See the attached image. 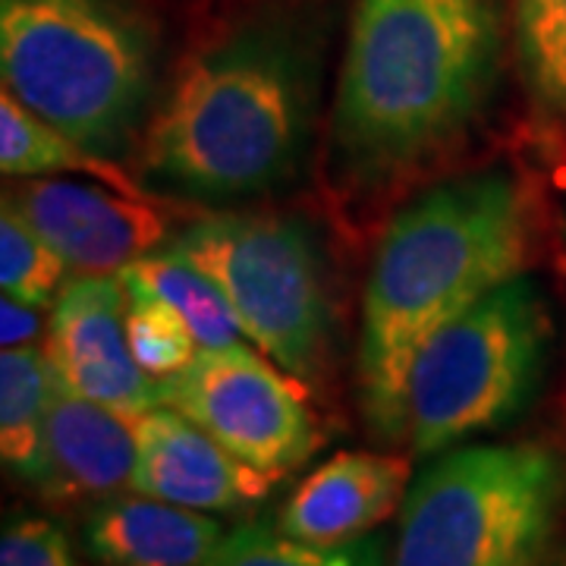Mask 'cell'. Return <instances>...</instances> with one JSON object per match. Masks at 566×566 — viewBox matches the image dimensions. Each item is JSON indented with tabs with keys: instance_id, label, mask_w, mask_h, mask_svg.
Instances as JSON below:
<instances>
[{
	"instance_id": "cell-20",
	"label": "cell",
	"mask_w": 566,
	"mask_h": 566,
	"mask_svg": "<svg viewBox=\"0 0 566 566\" xmlns=\"http://www.w3.org/2000/svg\"><path fill=\"white\" fill-rule=\"evenodd\" d=\"M70 264L51 249L20 208L3 199L0 211V286L3 296L22 303L48 305L61 296V283Z\"/></svg>"
},
{
	"instance_id": "cell-10",
	"label": "cell",
	"mask_w": 566,
	"mask_h": 566,
	"mask_svg": "<svg viewBox=\"0 0 566 566\" xmlns=\"http://www.w3.org/2000/svg\"><path fill=\"white\" fill-rule=\"evenodd\" d=\"M80 274H120L167 237V214L102 182L32 177L3 192Z\"/></svg>"
},
{
	"instance_id": "cell-5",
	"label": "cell",
	"mask_w": 566,
	"mask_h": 566,
	"mask_svg": "<svg viewBox=\"0 0 566 566\" xmlns=\"http://www.w3.org/2000/svg\"><path fill=\"white\" fill-rule=\"evenodd\" d=\"M566 513V457L472 444L424 465L400 506L390 566H542Z\"/></svg>"
},
{
	"instance_id": "cell-13",
	"label": "cell",
	"mask_w": 566,
	"mask_h": 566,
	"mask_svg": "<svg viewBox=\"0 0 566 566\" xmlns=\"http://www.w3.org/2000/svg\"><path fill=\"white\" fill-rule=\"evenodd\" d=\"M409 491V460L390 453L346 450L305 475L286 497L277 528L308 545H344L403 506Z\"/></svg>"
},
{
	"instance_id": "cell-24",
	"label": "cell",
	"mask_w": 566,
	"mask_h": 566,
	"mask_svg": "<svg viewBox=\"0 0 566 566\" xmlns=\"http://www.w3.org/2000/svg\"><path fill=\"white\" fill-rule=\"evenodd\" d=\"M557 566H566V557H564V560H560V564H557Z\"/></svg>"
},
{
	"instance_id": "cell-14",
	"label": "cell",
	"mask_w": 566,
	"mask_h": 566,
	"mask_svg": "<svg viewBox=\"0 0 566 566\" xmlns=\"http://www.w3.org/2000/svg\"><path fill=\"white\" fill-rule=\"evenodd\" d=\"M221 542V523L139 491L102 501L82 528V547L98 566H208Z\"/></svg>"
},
{
	"instance_id": "cell-2",
	"label": "cell",
	"mask_w": 566,
	"mask_h": 566,
	"mask_svg": "<svg viewBox=\"0 0 566 566\" xmlns=\"http://www.w3.org/2000/svg\"><path fill=\"white\" fill-rule=\"evenodd\" d=\"M532 205L506 170L463 174L387 223L365 283L359 406L381 444L409 441L406 385L424 344L523 274Z\"/></svg>"
},
{
	"instance_id": "cell-16",
	"label": "cell",
	"mask_w": 566,
	"mask_h": 566,
	"mask_svg": "<svg viewBox=\"0 0 566 566\" xmlns=\"http://www.w3.org/2000/svg\"><path fill=\"white\" fill-rule=\"evenodd\" d=\"M126 296H145L177 308L192 327L199 346L240 344V322L221 293V286L205 274L196 262L174 252H148L120 271Z\"/></svg>"
},
{
	"instance_id": "cell-17",
	"label": "cell",
	"mask_w": 566,
	"mask_h": 566,
	"mask_svg": "<svg viewBox=\"0 0 566 566\" xmlns=\"http://www.w3.org/2000/svg\"><path fill=\"white\" fill-rule=\"evenodd\" d=\"M57 375L39 346L3 349L0 356V453L7 469L35 485L44 453V424Z\"/></svg>"
},
{
	"instance_id": "cell-22",
	"label": "cell",
	"mask_w": 566,
	"mask_h": 566,
	"mask_svg": "<svg viewBox=\"0 0 566 566\" xmlns=\"http://www.w3.org/2000/svg\"><path fill=\"white\" fill-rule=\"evenodd\" d=\"M0 566H82L70 535L48 516H17L3 526Z\"/></svg>"
},
{
	"instance_id": "cell-11",
	"label": "cell",
	"mask_w": 566,
	"mask_h": 566,
	"mask_svg": "<svg viewBox=\"0 0 566 566\" xmlns=\"http://www.w3.org/2000/svg\"><path fill=\"white\" fill-rule=\"evenodd\" d=\"M281 479L233 457L208 431L170 406L139 416L133 491L199 513H230L262 504Z\"/></svg>"
},
{
	"instance_id": "cell-4",
	"label": "cell",
	"mask_w": 566,
	"mask_h": 566,
	"mask_svg": "<svg viewBox=\"0 0 566 566\" xmlns=\"http://www.w3.org/2000/svg\"><path fill=\"white\" fill-rule=\"evenodd\" d=\"M0 76L35 117L120 158L158 104V39L133 0H0Z\"/></svg>"
},
{
	"instance_id": "cell-21",
	"label": "cell",
	"mask_w": 566,
	"mask_h": 566,
	"mask_svg": "<svg viewBox=\"0 0 566 566\" xmlns=\"http://www.w3.org/2000/svg\"><path fill=\"white\" fill-rule=\"evenodd\" d=\"M126 337L136 363L158 381L177 375L199 353V340L180 312L145 296H126Z\"/></svg>"
},
{
	"instance_id": "cell-19",
	"label": "cell",
	"mask_w": 566,
	"mask_h": 566,
	"mask_svg": "<svg viewBox=\"0 0 566 566\" xmlns=\"http://www.w3.org/2000/svg\"><path fill=\"white\" fill-rule=\"evenodd\" d=\"M513 25L532 98L566 129V0H516Z\"/></svg>"
},
{
	"instance_id": "cell-3",
	"label": "cell",
	"mask_w": 566,
	"mask_h": 566,
	"mask_svg": "<svg viewBox=\"0 0 566 566\" xmlns=\"http://www.w3.org/2000/svg\"><path fill=\"white\" fill-rule=\"evenodd\" d=\"M315 66L281 29L249 25L182 63L142 129V177L196 202L259 199L303 170Z\"/></svg>"
},
{
	"instance_id": "cell-1",
	"label": "cell",
	"mask_w": 566,
	"mask_h": 566,
	"mask_svg": "<svg viewBox=\"0 0 566 566\" xmlns=\"http://www.w3.org/2000/svg\"><path fill=\"white\" fill-rule=\"evenodd\" d=\"M501 70V0H356L331 117L334 170L387 189L482 120Z\"/></svg>"
},
{
	"instance_id": "cell-23",
	"label": "cell",
	"mask_w": 566,
	"mask_h": 566,
	"mask_svg": "<svg viewBox=\"0 0 566 566\" xmlns=\"http://www.w3.org/2000/svg\"><path fill=\"white\" fill-rule=\"evenodd\" d=\"M39 337H41L39 305L22 303V300H13V296H3V303H0V340H3V349L35 346Z\"/></svg>"
},
{
	"instance_id": "cell-18",
	"label": "cell",
	"mask_w": 566,
	"mask_h": 566,
	"mask_svg": "<svg viewBox=\"0 0 566 566\" xmlns=\"http://www.w3.org/2000/svg\"><path fill=\"white\" fill-rule=\"evenodd\" d=\"M208 566H387V542L363 535L344 545H308L277 526L249 523L223 535Z\"/></svg>"
},
{
	"instance_id": "cell-12",
	"label": "cell",
	"mask_w": 566,
	"mask_h": 566,
	"mask_svg": "<svg viewBox=\"0 0 566 566\" xmlns=\"http://www.w3.org/2000/svg\"><path fill=\"white\" fill-rule=\"evenodd\" d=\"M139 457V416L92 403L57 381L44 424L35 491L51 504L107 501L133 488Z\"/></svg>"
},
{
	"instance_id": "cell-9",
	"label": "cell",
	"mask_w": 566,
	"mask_h": 566,
	"mask_svg": "<svg viewBox=\"0 0 566 566\" xmlns=\"http://www.w3.org/2000/svg\"><path fill=\"white\" fill-rule=\"evenodd\" d=\"M44 353L66 390L126 416L161 406V385L133 356L120 274H80L54 300Z\"/></svg>"
},
{
	"instance_id": "cell-8",
	"label": "cell",
	"mask_w": 566,
	"mask_h": 566,
	"mask_svg": "<svg viewBox=\"0 0 566 566\" xmlns=\"http://www.w3.org/2000/svg\"><path fill=\"white\" fill-rule=\"evenodd\" d=\"M158 385L161 406L274 479L300 469L322 447L303 381L243 344L199 346L192 363Z\"/></svg>"
},
{
	"instance_id": "cell-15",
	"label": "cell",
	"mask_w": 566,
	"mask_h": 566,
	"mask_svg": "<svg viewBox=\"0 0 566 566\" xmlns=\"http://www.w3.org/2000/svg\"><path fill=\"white\" fill-rule=\"evenodd\" d=\"M0 170L7 180L80 174L117 192L145 199V186L129 177L114 158H104L57 126L35 117L10 92H0Z\"/></svg>"
},
{
	"instance_id": "cell-6",
	"label": "cell",
	"mask_w": 566,
	"mask_h": 566,
	"mask_svg": "<svg viewBox=\"0 0 566 566\" xmlns=\"http://www.w3.org/2000/svg\"><path fill=\"white\" fill-rule=\"evenodd\" d=\"M551 337L545 296L523 274L434 334L406 385L412 453L434 457L516 419L542 385Z\"/></svg>"
},
{
	"instance_id": "cell-7",
	"label": "cell",
	"mask_w": 566,
	"mask_h": 566,
	"mask_svg": "<svg viewBox=\"0 0 566 566\" xmlns=\"http://www.w3.org/2000/svg\"><path fill=\"white\" fill-rule=\"evenodd\" d=\"M221 286L249 344L315 385L331 363L334 303L312 227L283 214L218 211L170 243Z\"/></svg>"
}]
</instances>
